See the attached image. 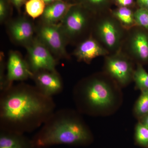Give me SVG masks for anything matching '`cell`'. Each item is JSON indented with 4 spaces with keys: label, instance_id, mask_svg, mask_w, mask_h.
I'll return each mask as SVG.
<instances>
[{
    "label": "cell",
    "instance_id": "1",
    "mask_svg": "<svg viewBox=\"0 0 148 148\" xmlns=\"http://www.w3.org/2000/svg\"><path fill=\"white\" fill-rule=\"evenodd\" d=\"M52 97L24 83L1 92L0 129L25 134L40 128L55 112Z\"/></svg>",
    "mask_w": 148,
    "mask_h": 148
},
{
    "label": "cell",
    "instance_id": "2",
    "mask_svg": "<svg viewBox=\"0 0 148 148\" xmlns=\"http://www.w3.org/2000/svg\"><path fill=\"white\" fill-rule=\"evenodd\" d=\"M90 129L79 115L69 109L55 111L32 138L35 148L51 146H82L93 141Z\"/></svg>",
    "mask_w": 148,
    "mask_h": 148
},
{
    "label": "cell",
    "instance_id": "3",
    "mask_svg": "<svg viewBox=\"0 0 148 148\" xmlns=\"http://www.w3.org/2000/svg\"><path fill=\"white\" fill-rule=\"evenodd\" d=\"M115 83L106 74L92 75L80 82L73 91L79 110L95 115L112 108L116 101Z\"/></svg>",
    "mask_w": 148,
    "mask_h": 148
},
{
    "label": "cell",
    "instance_id": "4",
    "mask_svg": "<svg viewBox=\"0 0 148 148\" xmlns=\"http://www.w3.org/2000/svg\"><path fill=\"white\" fill-rule=\"evenodd\" d=\"M91 34L110 53L121 49L127 30L113 16H103L93 22Z\"/></svg>",
    "mask_w": 148,
    "mask_h": 148
},
{
    "label": "cell",
    "instance_id": "5",
    "mask_svg": "<svg viewBox=\"0 0 148 148\" xmlns=\"http://www.w3.org/2000/svg\"><path fill=\"white\" fill-rule=\"evenodd\" d=\"M105 73L117 84L125 86L133 81L135 62L120 50L105 56Z\"/></svg>",
    "mask_w": 148,
    "mask_h": 148
},
{
    "label": "cell",
    "instance_id": "6",
    "mask_svg": "<svg viewBox=\"0 0 148 148\" xmlns=\"http://www.w3.org/2000/svg\"><path fill=\"white\" fill-rule=\"evenodd\" d=\"M88 11L82 5L74 3L59 23L67 42L79 38L92 26L93 22Z\"/></svg>",
    "mask_w": 148,
    "mask_h": 148
},
{
    "label": "cell",
    "instance_id": "7",
    "mask_svg": "<svg viewBox=\"0 0 148 148\" xmlns=\"http://www.w3.org/2000/svg\"><path fill=\"white\" fill-rule=\"evenodd\" d=\"M145 30L135 26L128 30L121 49L137 64L148 61V34Z\"/></svg>",
    "mask_w": 148,
    "mask_h": 148
},
{
    "label": "cell",
    "instance_id": "8",
    "mask_svg": "<svg viewBox=\"0 0 148 148\" xmlns=\"http://www.w3.org/2000/svg\"><path fill=\"white\" fill-rule=\"evenodd\" d=\"M25 47L28 53L27 63L33 74L42 71H56L57 61L37 37Z\"/></svg>",
    "mask_w": 148,
    "mask_h": 148
},
{
    "label": "cell",
    "instance_id": "9",
    "mask_svg": "<svg viewBox=\"0 0 148 148\" xmlns=\"http://www.w3.org/2000/svg\"><path fill=\"white\" fill-rule=\"evenodd\" d=\"M37 38L52 54L59 58H68L67 43L59 24H42L37 29Z\"/></svg>",
    "mask_w": 148,
    "mask_h": 148
},
{
    "label": "cell",
    "instance_id": "10",
    "mask_svg": "<svg viewBox=\"0 0 148 148\" xmlns=\"http://www.w3.org/2000/svg\"><path fill=\"white\" fill-rule=\"evenodd\" d=\"M6 67L5 86L2 91L12 86L14 82L24 81L32 78L34 75L27 61L17 51H12L10 52Z\"/></svg>",
    "mask_w": 148,
    "mask_h": 148
},
{
    "label": "cell",
    "instance_id": "11",
    "mask_svg": "<svg viewBox=\"0 0 148 148\" xmlns=\"http://www.w3.org/2000/svg\"><path fill=\"white\" fill-rule=\"evenodd\" d=\"M35 86L44 95L52 97L61 93L64 89L63 81L56 71H40L32 77Z\"/></svg>",
    "mask_w": 148,
    "mask_h": 148
},
{
    "label": "cell",
    "instance_id": "12",
    "mask_svg": "<svg viewBox=\"0 0 148 148\" xmlns=\"http://www.w3.org/2000/svg\"><path fill=\"white\" fill-rule=\"evenodd\" d=\"M110 52L92 35L79 44L73 52L78 61L90 64L93 59L99 56H106Z\"/></svg>",
    "mask_w": 148,
    "mask_h": 148
},
{
    "label": "cell",
    "instance_id": "13",
    "mask_svg": "<svg viewBox=\"0 0 148 148\" xmlns=\"http://www.w3.org/2000/svg\"><path fill=\"white\" fill-rule=\"evenodd\" d=\"M8 29L12 40L17 44L25 47L35 38L34 24L26 17H20L12 21L9 24Z\"/></svg>",
    "mask_w": 148,
    "mask_h": 148
},
{
    "label": "cell",
    "instance_id": "14",
    "mask_svg": "<svg viewBox=\"0 0 148 148\" xmlns=\"http://www.w3.org/2000/svg\"><path fill=\"white\" fill-rule=\"evenodd\" d=\"M0 148H35L24 134L0 129Z\"/></svg>",
    "mask_w": 148,
    "mask_h": 148
},
{
    "label": "cell",
    "instance_id": "15",
    "mask_svg": "<svg viewBox=\"0 0 148 148\" xmlns=\"http://www.w3.org/2000/svg\"><path fill=\"white\" fill-rule=\"evenodd\" d=\"M74 3L58 0L47 5L41 16L42 24H55L60 23Z\"/></svg>",
    "mask_w": 148,
    "mask_h": 148
},
{
    "label": "cell",
    "instance_id": "16",
    "mask_svg": "<svg viewBox=\"0 0 148 148\" xmlns=\"http://www.w3.org/2000/svg\"><path fill=\"white\" fill-rule=\"evenodd\" d=\"M134 12L129 7H119L113 11L112 14L122 27L128 31L136 26Z\"/></svg>",
    "mask_w": 148,
    "mask_h": 148
},
{
    "label": "cell",
    "instance_id": "17",
    "mask_svg": "<svg viewBox=\"0 0 148 148\" xmlns=\"http://www.w3.org/2000/svg\"><path fill=\"white\" fill-rule=\"evenodd\" d=\"M25 5L27 14L35 19L42 16L47 5L43 0H28Z\"/></svg>",
    "mask_w": 148,
    "mask_h": 148
},
{
    "label": "cell",
    "instance_id": "18",
    "mask_svg": "<svg viewBox=\"0 0 148 148\" xmlns=\"http://www.w3.org/2000/svg\"><path fill=\"white\" fill-rule=\"evenodd\" d=\"M135 87L140 90H148V73L142 64H137L133 75Z\"/></svg>",
    "mask_w": 148,
    "mask_h": 148
},
{
    "label": "cell",
    "instance_id": "19",
    "mask_svg": "<svg viewBox=\"0 0 148 148\" xmlns=\"http://www.w3.org/2000/svg\"><path fill=\"white\" fill-rule=\"evenodd\" d=\"M134 113L139 120L148 114V90H141L134 106Z\"/></svg>",
    "mask_w": 148,
    "mask_h": 148
},
{
    "label": "cell",
    "instance_id": "20",
    "mask_svg": "<svg viewBox=\"0 0 148 148\" xmlns=\"http://www.w3.org/2000/svg\"><path fill=\"white\" fill-rule=\"evenodd\" d=\"M111 0H81L84 8L93 13L104 10L108 6Z\"/></svg>",
    "mask_w": 148,
    "mask_h": 148
},
{
    "label": "cell",
    "instance_id": "21",
    "mask_svg": "<svg viewBox=\"0 0 148 148\" xmlns=\"http://www.w3.org/2000/svg\"><path fill=\"white\" fill-rule=\"evenodd\" d=\"M135 139L139 145L148 147V127L140 121L135 127Z\"/></svg>",
    "mask_w": 148,
    "mask_h": 148
},
{
    "label": "cell",
    "instance_id": "22",
    "mask_svg": "<svg viewBox=\"0 0 148 148\" xmlns=\"http://www.w3.org/2000/svg\"><path fill=\"white\" fill-rule=\"evenodd\" d=\"M134 16L136 26L148 30V10L139 8L135 11Z\"/></svg>",
    "mask_w": 148,
    "mask_h": 148
},
{
    "label": "cell",
    "instance_id": "23",
    "mask_svg": "<svg viewBox=\"0 0 148 148\" xmlns=\"http://www.w3.org/2000/svg\"><path fill=\"white\" fill-rule=\"evenodd\" d=\"M8 0H0V21L3 23L8 16L9 13Z\"/></svg>",
    "mask_w": 148,
    "mask_h": 148
},
{
    "label": "cell",
    "instance_id": "24",
    "mask_svg": "<svg viewBox=\"0 0 148 148\" xmlns=\"http://www.w3.org/2000/svg\"><path fill=\"white\" fill-rule=\"evenodd\" d=\"M115 2L119 7L130 8L134 3V0H115Z\"/></svg>",
    "mask_w": 148,
    "mask_h": 148
},
{
    "label": "cell",
    "instance_id": "25",
    "mask_svg": "<svg viewBox=\"0 0 148 148\" xmlns=\"http://www.w3.org/2000/svg\"><path fill=\"white\" fill-rule=\"evenodd\" d=\"M17 10H19L21 7L26 3L28 0H10Z\"/></svg>",
    "mask_w": 148,
    "mask_h": 148
},
{
    "label": "cell",
    "instance_id": "26",
    "mask_svg": "<svg viewBox=\"0 0 148 148\" xmlns=\"http://www.w3.org/2000/svg\"><path fill=\"white\" fill-rule=\"evenodd\" d=\"M140 8L148 10V0H136Z\"/></svg>",
    "mask_w": 148,
    "mask_h": 148
},
{
    "label": "cell",
    "instance_id": "27",
    "mask_svg": "<svg viewBox=\"0 0 148 148\" xmlns=\"http://www.w3.org/2000/svg\"><path fill=\"white\" fill-rule=\"evenodd\" d=\"M140 122L148 127V114L140 119Z\"/></svg>",
    "mask_w": 148,
    "mask_h": 148
},
{
    "label": "cell",
    "instance_id": "28",
    "mask_svg": "<svg viewBox=\"0 0 148 148\" xmlns=\"http://www.w3.org/2000/svg\"><path fill=\"white\" fill-rule=\"evenodd\" d=\"M43 1L45 2L46 4L47 5L50 4L51 3L58 1V0H43Z\"/></svg>",
    "mask_w": 148,
    "mask_h": 148
},
{
    "label": "cell",
    "instance_id": "29",
    "mask_svg": "<svg viewBox=\"0 0 148 148\" xmlns=\"http://www.w3.org/2000/svg\"></svg>",
    "mask_w": 148,
    "mask_h": 148
}]
</instances>
